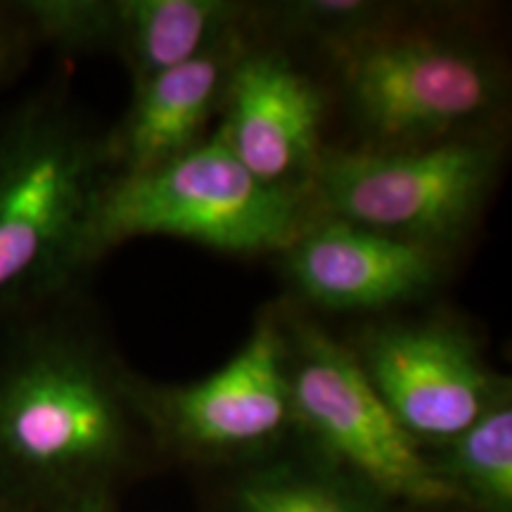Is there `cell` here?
Returning a JSON list of instances; mask_svg holds the SVG:
<instances>
[{"mask_svg":"<svg viewBox=\"0 0 512 512\" xmlns=\"http://www.w3.org/2000/svg\"><path fill=\"white\" fill-rule=\"evenodd\" d=\"M48 304L0 339V510L112 491L145 432L136 373L86 318Z\"/></svg>","mask_w":512,"mask_h":512,"instance_id":"6da1fadb","label":"cell"},{"mask_svg":"<svg viewBox=\"0 0 512 512\" xmlns=\"http://www.w3.org/2000/svg\"><path fill=\"white\" fill-rule=\"evenodd\" d=\"M110 174L105 131L62 91H41L0 119V318L62 297Z\"/></svg>","mask_w":512,"mask_h":512,"instance_id":"7a4b0ae2","label":"cell"},{"mask_svg":"<svg viewBox=\"0 0 512 512\" xmlns=\"http://www.w3.org/2000/svg\"><path fill=\"white\" fill-rule=\"evenodd\" d=\"M439 12L413 10L330 62L356 147L411 150L494 131L503 64Z\"/></svg>","mask_w":512,"mask_h":512,"instance_id":"3957f363","label":"cell"},{"mask_svg":"<svg viewBox=\"0 0 512 512\" xmlns=\"http://www.w3.org/2000/svg\"><path fill=\"white\" fill-rule=\"evenodd\" d=\"M311 190L261 183L219 133L143 174H107L79 245V278L136 238H174L230 254H280L318 219Z\"/></svg>","mask_w":512,"mask_h":512,"instance_id":"277c9868","label":"cell"},{"mask_svg":"<svg viewBox=\"0 0 512 512\" xmlns=\"http://www.w3.org/2000/svg\"><path fill=\"white\" fill-rule=\"evenodd\" d=\"M503 157L498 131L411 150L328 145L311 195L320 216L448 256L477 226Z\"/></svg>","mask_w":512,"mask_h":512,"instance_id":"5b68a950","label":"cell"},{"mask_svg":"<svg viewBox=\"0 0 512 512\" xmlns=\"http://www.w3.org/2000/svg\"><path fill=\"white\" fill-rule=\"evenodd\" d=\"M280 304L294 432L313 456L401 508H453L460 496L396 422L347 344L299 306Z\"/></svg>","mask_w":512,"mask_h":512,"instance_id":"8992f818","label":"cell"},{"mask_svg":"<svg viewBox=\"0 0 512 512\" xmlns=\"http://www.w3.org/2000/svg\"><path fill=\"white\" fill-rule=\"evenodd\" d=\"M133 403L159 448L195 463L249 465L294 432L280 304L259 311L245 344L195 382L162 384L136 373Z\"/></svg>","mask_w":512,"mask_h":512,"instance_id":"52a82bcc","label":"cell"},{"mask_svg":"<svg viewBox=\"0 0 512 512\" xmlns=\"http://www.w3.org/2000/svg\"><path fill=\"white\" fill-rule=\"evenodd\" d=\"M342 342L422 448L467 430L510 387L508 377L486 363L479 337L456 318L373 320Z\"/></svg>","mask_w":512,"mask_h":512,"instance_id":"ba28073f","label":"cell"},{"mask_svg":"<svg viewBox=\"0 0 512 512\" xmlns=\"http://www.w3.org/2000/svg\"><path fill=\"white\" fill-rule=\"evenodd\" d=\"M325 114V88L287 50L252 38L230 74L216 133L261 183L311 190L328 150Z\"/></svg>","mask_w":512,"mask_h":512,"instance_id":"9c48e42d","label":"cell"},{"mask_svg":"<svg viewBox=\"0 0 512 512\" xmlns=\"http://www.w3.org/2000/svg\"><path fill=\"white\" fill-rule=\"evenodd\" d=\"M299 302L323 311H387L439 285L446 256L354 223L318 216L280 252Z\"/></svg>","mask_w":512,"mask_h":512,"instance_id":"30bf717a","label":"cell"},{"mask_svg":"<svg viewBox=\"0 0 512 512\" xmlns=\"http://www.w3.org/2000/svg\"><path fill=\"white\" fill-rule=\"evenodd\" d=\"M256 36H238L195 60L133 83L126 112L105 131L110 174H143L171 162L207 138L219 117L230 74Z\"/></svg>","mask_w":512,"mask_h":512,"instance_id":"8fae6325","label":"cell"},{"mask_svg":"<svg viewBox=\"0 0 512 512\" xmlns=\"http://www.w3.org/2000/svg\"><path fill=\"white\" fill-rule=\"evenodd\" d=\"M254 3L235 0H107L105 53L133 83L169 72L238 36H254Z\"/></svg>","mask_w":512,"mask_h":512,"instance_id":"7c38bea8","label":"cell"},{"mask_svg":"<svg viewBox=\"0 0 512 512\" xmlns=\"http://www.w3.org/2000/svg\"><path fill=\"white\" fill-rule=\"evenodd\" d=\"M226 512H401V505L316 456H271L240 472L228 491Z\"/></svg>","mask_w":512,"mask_h":512,"instance_id":"4fadbf2b","label":"cell"},{"mask_svg":"<svg viewBox=\"0 0 512 512\" xmlns=\"http://www.w3.org/2000/svg\"><path fill=\"white\" fill-rule=\"evenodd\" d=\"M415 5L375 0H285L256 3L252 29L259 41L278 48L306 46L332 62L370 36L394 27Z\"/></svg>","mask_w":512,"mask_h":512,"instance_id":"5bb4252c","label":"cell"},{"mask_svg":"<svg viewBox=\"0 0 512 512\" xmlns=\"http://www.w3.org/2000/svg\"><path fill=\"white\" fill-rule=\"evenodd\" d=\"M439 479L463 505L479 512H512V392L494 399L467 430L427 456Z\"/></svg>","mask_w":512,"mask_h":512,"instance_id":"9a60e30c","label":"cell"},{"mask_svg":"<svg viewBox=\"0 0 512 512\" xmlns=\"http://www.w3.org/2000/svg\"><path fill=\"white\" fill-rule=\"evenodd\" d=\"M36 46L27 24L19 17L15 5H0V86L27 62L29 50Z\"/></svg>","mask_w":512,"mask_h":512,"instance_id":"2e32d148","label":"cell"},{"mask_svg":"<svg viewBox=\"0 0 512 512\" xmlns=\"http://www.w3.org/2000/svg\"><path fill=\"white\" fill-rule=\"evenodd\" d=\"M0 512H119V508L112 491H86V494L50 498L19 508H3Z\"/></svg>","mask_w":512,"mask_h":512,"instance_id":"e0dca14e","label":"cell"}]
</instances>
